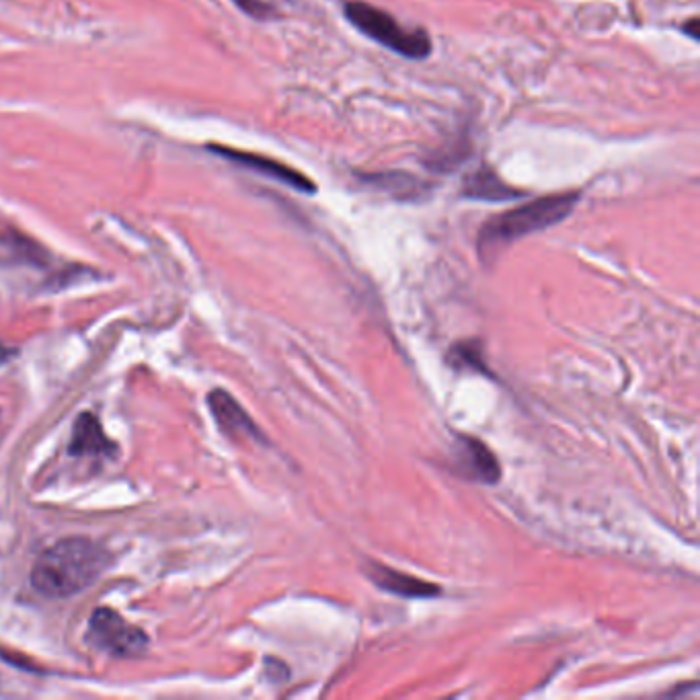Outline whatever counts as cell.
Instances as JSON below:
<instances>
[{
	"mask_svg": "<svg viewBox=\"0 0 700 700\" xmlns=\"http://www.w3.org/2000/svg\"><path fill=\"white\" fill-rule=\"evenodd\" d=\"M111 555L97 540L70 536L54 542L31 567V588L50 600H64L91 588L105 573Z\"/></svg>",
	"mask_w": 700,
	"mask_h": 700,
	"instance_id": "obj_1",
	"label": "cell"
},
{
	"mask_svg": "<svg viewBox=\"0 0 700 700\" xmlns=\"http://www.w3.org/2000/svg\"><path fill=\"white\" fill-rule=\"evenodd\" d=\"M581 191H563L505 210L487 220L479 230V255L483 263L493 261L505 247L563 222L579 204Z\"/></svg>",
	"mask_w": 700,
	"mask_h": 700,
	"instance_id": "obj_2",
	"label": "cell"
},
{
	"mask_svg": "<svg viewBox=\"0 0 700 700\" xmlns=\"http://www.w3.org/2000/svg\"><path fill=\"white\" fill-rule=\"evenodd\" d=\"M345 17L370 40L409 60H423L432 54L434 46L427 31L409 29L393 15L364 3V0H349L345 5Z\"/></svg>",
	"mask_w": 700,
	"mask_h": 700,
	"instance_id": "obj_3",
	"label": "cell"
},
{
	"mask_svg": "<svg viewBox=\"0 0 700 700\" xmlns=\"http://www.w3.org/2000/svg\"><path fill=\"white\" fill-rule=\"evenodd\" d=\"M89 643L115 657H138L148 649V635L128 622L122 614L101 606L95 608L87 631Z\"/></svg>",
	"mask_w": 700,
	"mask_h": 700,
	"instance_id": "obj_4",
	"label": "cell"
},
{
	"mask_svg": "<svg viewBox=\"0 0 700 700\" xmlns=\"http://www.w3.org/2000/svg\"><path fill=\"white\" fill-rule=\"evenodd\" d=\"M210 152L218 154V157L230 161V163H235V165H241L249 171H255L267 179H274V181H280L300 193H308V196H313V193H317V185L315 181L306 177L304 173L296 171L294 167L286 165V163H280L276 159H269V157H263V154H255V152H249V150H239V148H230V146H222V144H210L208 146Z\"/></svg>",
	"mask_w": 700,
	"mask_h": 700,
	"instance_id": "obj_5",
	"label": "cell"
},
{
	"mask_svg": "<svg viewBox=\"0 0 700 700\" xmlns=\"http://www.w3.org/2000/svg\"><path fill=\"white\" fill-rule=\"evenodd\" d=\"M208 407L216 419L220 432L230 440H255L263 442V434L249 413L239 405L237 399H232L222 388H216L208 395Z\"/></svg>",
	"mask_w": 700,
	"mask_h": 700,
	"instance_id": "obj_6",
	"label": "cell"
},
{
	"mask_svg": "<svg viewBox=\"0 0 700 700\" xmlns=\"http://www.w3.org/2000/svg\"><path fill=\"white\" fill-rule=\"evenodd\" d=\"M368 577L376 583V586L384 592H391L401 598H436L442 594V588L432 581H425L419 577H413L409 573L395 571L393 567H386L380 563H368L366 567Z\"/></svg>",
	"mask_w": 700,
	"mask_h": 700,
	"instance_id": "obj_7",
	"label": "cell"
},
{
	"mask_svg": "<svg viewBox=\"0 0 700 700\" xmlns=\"http://www.w3.org/2000/svg\"><path fill=\"white\" fill-rule=\"evenodd\" d=\"M456 456H458V469H462L469 479L481 481L485 485L499 483L501 466L493 456V452L487 448V444H483L481 440L473 436L471 438L460 436Z\"/></svg>",
	"mask_w": 700,
	"mask_h": 700,
	"instance_id": "obj_8",
	"label": "cell"
},
{
	"mask_svg": "<svg viewBox=\"0 0 700 700\" xmlns=\"http://www.w3.org/2000/svg\"><path fill=\"white\" fill-rule=\"evenodd\" d=\"M115 444L103 432L101 421L93 413H81L74 421L68 446L70 456H111Z\"/></svg>",
	"mask_w": 700,
	"mask_h": 700,
	"instance_id": "obj_9",
	"label": "cell"
},
{
	"mask_svg": "<svg viewBox=\"0 0 700 700\" xmlns=\"http://www.w3.org/2000/svg\"><path fill=\"white\" fill-rule=\"evenodd\" d=\"M462 196L479 202H505L522 198L524 191L505 183L489 165H483L464 179Z\"/></svg>",
	"mask_w": 700,
	"mask_h": 700,
	"instance_id": "obj_10",
	"label": "cell"
},
{
	"mask_svg": "<svg viewBox=\"0 0 700 700\" xmlns=\"http://www.w3.org/2000/svg\"><path fill=\"white\" fill-rule=\"evenodd\" d=\"M450 362L456 368H471V370H479L483 374H489L487 366L483 364V354L477 343L469 341V343H460L456 347H452L450 352Z\"/></svg>",
	"mask_w": 700,
	"mask_h": 700,
	"instance_id": "obj_11",
	"label": "cell"
},
{
	"mask_svg": "<svg viewBox=\"0 0 700 700\" xmlns=\"http://www.w3.org/2000/svg\"><path fill=\"white\" fill-rule=\"evenodd\" d=\"M237 5L253 17H267L271 13V9L263 3H259V0H237Z\"/></svg>",
	"mask_w": 700,
	"mask_h": 700,
	"instance_id": "obj_12",
	"label": "cell"
},
{
	"mask_svg": "<svg viewBox=\"0 0 700 700\" xmlns=\"http://www.w3.org/2000/svg\"><path fill=\"white\" fill-rule=\"evenodd\" d=\"M700 21H698V17H692L684 27H682V31H684V35H688V37H692V40H698V35H700Z\"/></svg>",
	"mask_w": 700,
	"mask_h": 700,
	"instance_id": "obj_13",
	"label": "cell"
},
{
	"mask_svg": "<svg viewBox=\"0 0 700 700\" xmlns=\"http://www.w3.org/2000/svg\"><path fill=\"white\" fill-rule=\"evenodd\" d=\"M9 358H13L11 349H7L3 343H0V364H5Z\"/></svg>",
	"mask_w": 700,
	"mask_h": 700,
	"instance_id": "obj_14",
	"label": "cell"
}]
</instances>
